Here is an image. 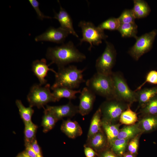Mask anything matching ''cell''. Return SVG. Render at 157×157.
Segmentation results:
<instances>
[{"instance_id":"cell-1","label":"cell","mask_w":157,"mask_h":157,"mask_svg":"<svg viewBox=\"0 0 157 157\" xmlns=\"http://www.w3.org/2000/svg\"><path fill=\"white\" fill-rule=\"evenodd\" d=\"M46 56L47 59L51 61L49 65L55 63L58 68L65 67L71 63L82 62L86 58L85 55L81 52L71 41L59 46L48 48Z\"/></svg>"},{"instance_id":"cell-2","label":"cell","mask_w":157,"mask_h":157,"mask_svg":"<svg viewBox=\"0 0 157 157\" xmlns=\"http://www.w3.org/2000/svg\"><path fill=\"white\" fill-rule=\"evenodd\" d=\"M85 68L78 69L74 65L58 68L55 74V81L51 89L63 87L73 89L79 87L81 83L85 82L83 72Z\"/></svg>"},{"instance_id":"cell-3","label":"cell","mask_w":157,"mask_h":157,"mask_svg":"<svg viewBox=\"0 0 157 157\" xmlns=\"http://www.w3.org/2000/svg\"><path fill=\"white\" fill-rule=\"evenodd\" d=\"M86 87L96 95L106 99L114 98L113 84L111 76L97 72L86 82Z\"/></svg>"},{"instance_id":"cell-4","label":"cell","mask_w":157,"mask_h":157,"mask_svg":"<svg viewBox=\"0 0 157 157\" xmlns=\"http://www.w3.org/2000/svg\"><path fill=\"white\" fill-rule=\"evenodd\" d=\"M111 76L113 82L115 98L125 102L131 106L137 101L136 91L129 88L125 79L120 73L113 72Z\"/></svg>"},{"instance_id":"cell-5","label":"cell","mask_w":157,"mask_h":157,"mask_svg":"<svg viewBox=\"0 0 157 157\" xmlns=\"http://www.w3.org/2000/svg\"><path fill=\"white\" fill-rule=\"evenodd\" d=\"M129 106L128 104L115 98L106 99L99 107L102 119L117 123L122 113Z\"/></svg>"},{"instance_id":"cell-6","label":"cell","mask_w":157,"mask_h":157,"mask_svg":"<svg viewBox=\"0 0 157 157\" xmlns=\"http://www.w3.org/2000/svg\"><path fill=\"white\" fill-rule=\"evenodd\" d=\"M35 84L31 88L27 96V99L29 106H34L40 108L50 102H55L56 101L50 90V85L46 84L44 87Z\"/></svg>"},{"instance_id":"cell-7","label":"cell","mask_w":157,"mask_h":157,"mask_svg":"<svg viewBox=\"0 0 157 157\" xmlns=\"http://www.w3.org/2000/svg\"><path fill=\"white\" fill-rule=\"evenodd\" d=\"M78 26L81 29L83 36L80 39V44L84 42H88L90 44L89 51L93 45H98L102 43V40H105L108 37L104 31L96 26L91 22L81 21L79 22Z\"/></svg>"},{"instance_id":"cell-8","label":"cell","mask_w":157,"mask_h":157,"mask_svg":"<svg viewBox=\"0 0 157 157\" xmlns=\"http://www.w3.org/2000/svg\"><path fill=\"white\" fill-rule=\"evenodd\" d=\"M106 46L102 54L97 59L95 67L97 72L107 75H110L116 62V51L114 45L106 41Z\"/></svg>"},{"instance_id":"cell-9","label":"cell","mask_w":157,"mask_h":157,"mask_svg":"<svg viewBox=\"0 0 157 157\" xmlns=\"http://www.w3.org/2000/svg\"><path fill=\"white\" fill-rule=\"evenodd\" d=\"M157 34V31L154 29L138 37L135 44L129 50V54L135 60H138L142 56L151 49Z\"/></svg>"},{"instance_id":"cell-10","label":"cell","mask_w":157,"mask_h":157,"mask_svg":"<svg viewBox=\"0 0 157 157\" xmlns=\"http://www.w3.org/2000/svg\"><path fill=\"white\" fill-rule=\"evenodd\" d=\"M69 34L60 26L57 28L51 27L44 32L36 36L35 40L36 42L45 41L63 43Z\"/></svg>"},{"instance_id":"cell-11","label":"cell","mask_w":157,"mask_h":157,"mask_svg":"<svg viewBox=\"0 0 157 157\" xmlns=\"http://www.w3.org/2000/svg\"><path fill=\"white\" fill-rule=\"evenodd\" d=\"M80 93L78 106V113L84 116L89 114L92 110L96 95L87 87L83 88Z\"/></svg>"},{"instance_id":"cell-12","label":"cell","mask_w":157,"mask_h":157,"mask_svg":"<svg viewBox=\"0 0 157 157\" xmlns=\"http://www.w3.org/2000/svg\"><path fill=\"white\" fill-rule=\"evenodd\" d=\"M58 121L64 117H72L78 113V107L73 104L70 100L67 104L58 106H47L46 108Z\"/></svg>"},{"instance_id":"cell-13","label":"cell","mask_w":157,"mask_h":157,"mask_svg":"<svg viewBox=\"0 0 157 157\" xmlns=\"http://www.w3.org/2000/svg\"><path fill=\"white\" fill-rule=\"evenodd\" d=\"M47 65L46 59L42 58L40 60H36L32 64V70L34 74L37 77L40 82V84L42 85L46 84L47 80L45 78L49 71H51L56 74V72L49 68Z\"/></svg>"},{"instance_id":"cell-14","label":"cell","mask_w":157,"mask_h":157,"mask_svg":"<svg viewBox=\"0 0 157 157\" xmlns=\"http://www.w3.org/2000/svg\"><path fill=\"white\" fill-rule=\"evenodd\" d=\"M85 144L92 148L97 154L109 148L107 138L103 130L87 138Z\"/></svg>"},{"instance_id":"cell-15","label":"cell","mask_w":157,"mask_h":157,"mask_svg":"<svg viewBox=\"0 0 157 157\" xmlns=\"http://www.w3.org/2000/svg\"><path fill=\"white\" fill-rule=\"evenodd\" d=\"M53 18L57 19L60 24V27L76 37L78 36L74 30L71 17L67 12L60 5L58 13H55Z\"/></svg>"},{"instance_id":"cell-16","label":"cell","mask_w":157,"mask_h":157,"mask_svg":"<svg viewBox=\"0 0 157 157\" xmlns=\"http://www.w3.org/2000/svg\"><path fill=\"white\" fill-rule=\"evenodd\" d=\"M60 129L68 138L71 139L81 136L83 133L82 129L78 123L69 119L63 121Z\"/></svg>"},{"instance_id":"cell-17","label":"cell","mask_w":157,"mask_h":157,"mask_svg":"<svg viewBox=\"0 0 157 157\" xmlns=\"http://www.w3.org/2000/svg\"><path fill=\"white\" fill-rule=\"evenodd\" d=\"M137 123L142 134L153 132L157 129V115H141Z\"/></svg>"},{"instance_id":"cell-18","label":"cell","mask_w":157,"mask_h":157,"mask_svg":"<svg viewBox=\"0 0 157 157\" xmlns=\"http://www.w3.org/2000/svg\"><path fill=\"white\" fill-rule=\"evenodd\" d=\"M121 124L119 122L112 123L102 119V129L106 137L109 145L111 141L117 138Z\"/></svg>"},{"instance_id":"cell-19","label":"cell","mask_w":157,"mask_h":157,"mask_svg":"<svg viewBox=\"0 0 157 157\" xmlns=\"http://www.w3.org/2000/svg\"><path fill=\"white\" fill-rule=\"evenodd\" d=\"M138 108L144 106L150 100L157 95V86L144 88L136 91Z\"/></svg>"},{"instance_id":"cell-20","label":"cell","mask_w":157,"mask_h":157,"mask_svg":"<svg viewBox=\"0 0 157 157\" xmlns=\"http://www.w3.org/2000/svg\"><path fill=\"white\" fill-rule=\"evenodd\" d=\"M53 91L52 94L56 101H59L63 98H67L70 100L75 99L76 94L80 93L81 91L76 90L67 88L60 87L51 89Z\"/></svg>"},{"instance_id":"cell-21","label":"cell","mask_w":157,"mask_h":157,"mask_svg":"<svg viewBox=\"0 0 157 157\" xmlns=\"http://www.w3.org/2000/svg\"><path fill=\"white\" fill-rule=\"evenodd\" d=\"M102 130L101 114L100 109L99 108L92 118L87 134V138Z\"/></svg>"},{"instance_id":"cell-22","label":"cell","mask_w":157,"mask_h":157,"mask_svg":"<svg viewBox=\"0 0 157 157\" xmlns=\"http://www.w3.org/2000/svg\"><path fill=\"white\" fill-rule=\"evenodd\" d=\"M134 6L132 9L135 18L140 19L148 16L151 11L147 3L142 0H133Z\"/></svg>"},{"instance_id":"cell-23","label":"cell","mask_w":157,"mask_h":157,"mask_svg":"<svg viewBox=\"0 0 157 157\" xmlns=\"http://www.w3.org/2000/svg\"><path fill=\"white\" fill-rule=\"evenodd\" d=\"M142 133L138 124L125 125L120 130L117 138L130 140L137 135Z\"/></svg>"},{"instance_id":"cell-24","label":"cell","mask_w":157,"mask_h":157,"mask_svg":"<svg viewBox=\"0 0 157 157\" xmlns=\"http://www.w3.org/2000/svg\"><path fill=\"white\" fill-rule=\"evenodd\" d=\"M129 140L117 138L109 143V148L115 153L122 156L126 151Z\"/></svg>"},{"instance_id":"cell-25","label":"cell","mask_w":157,"mask_h":157,"mask_svg":"<svg viewBox=\"0 0 157 157\" xmlns=\"http://www.w3.org/2000/svg\"><path fill=\"white\" fill-rule=\"evenodd\" d=\"M138 119L137 113L131 109L129 106L122 113L119 122L121 124L131 125L137 123Z\"/></svg>"},{"instance_id":"cell-26","label":"cell","mask_w":157,"mask_h":157,"mask_svg":"<svg viewBox=\"0 0 157 157\" xmlns=\"http://www.w3.org/2000/svg\"><path fill=\"white\" fill-rule=\"evenodd\" d=\"M138 26L135 22L120 24L118 31L123 37H133L135 39L138 37Z\"/></svg>"},{"instance_id":"cell-27","label":"cell","mask_w":157,"mask_h":157,"mask_svg":"<svg viewBox=\"0 0 157 157\" xmlns=\"http://www.w3.org/2000/svg\"><path fill=\"white\" fill-rule=\"evenodd\" d=\"M58 121L50 112L45 109L41 123L43 132L46 133L52 129Z\"/></svg>"},{"instance_id":"cell-28","label":"cell","mask_w":157,"mask_h":157,"mask_svg":"<svg viewBox=\"0 0 157 157\" xmlns=\"http://www.w3.org/2000/svg\"><path fill=\"white\" fill-rule=\"evenodd\" d=\"M15 103L18 109L21 117L24 123L31 121L32 116L34 113V110L32 107L30 106L28 107H25L20 100H16Z\"/></svg>"},{"instance_id":"cell-29","label":"cell","mask_w":157,"mask_h":157,"mask_svg":"<svg viewBox=\"0 0 157 157\" xmlns=\"http://www.w3.org/2000/svg\"><path fill=\"white\" fill-rule=\"evenodd\" d=\"M141 115H157V95L150 100L144 106L140 108Z\"/></svg>"},{"instance_id":"cell-30","label":"cell","mask_w":157,"mask_h":157,"mask_svg":"<svg viewBox=\"0 0 157 157\" xmlns=\"http://www.w3.org/2000/svg\"><path fill=\"white\" fill-rule=\"evenodd\" d=\"M25 140L31 143L35 138V134L38 128L31 121L24 123Z\"/></svg>"},{"instance_id":"cell-31","label":"cell","mask_w":157,"mask_h":157,"mask_svg":"<svg viewBox=\"0 0 157 157\" xmlns=\"http://www.w3.org/2000/svg\"><path fill=\"white\" fill-rule=\"evenodd\" d=\"M120 24L118 18L110 17L102 22L98 27L103 31L104 30H118Z\"/></svg>"},{"instance_id":"cell-32","label":"cell","mask_w":157,"mask_h":157,"mask_svg":"<svg viewBox=\"0 0 157 157\" xmlns=\"http://www.w3.org/2000/svg\"><path fill=\"white\" fill-rule=\"evenodd\" d=\"M142 134L140 133L129 140L126 151L137 156L138 154L140 139Z\"/></svg>"},{"instance_id":"cell-33","label":"cell","mask_w":157,"mask_h":157,"mask_svg":"<svg viewBox=\"0 0 157 157\" xmlns=\"http://www.w3.org/2000/svg\"><path fill=\"white\" fill-rule=\"evenodd\" d=\"M120 24L135 22L136 19L132 9H125L118 17Z\"/></svg>"},{"instance_id":"cell-34","label":"cell","mask_w":157,"mask_h":157,"mask_svg":"<svg viewBox=\"0 0 157 157\" xmlns=\"http://www.w3.org/2000/svg\"><path fill=\"white\" fill-rule=\"evenodd\" d=\"M147 83L157 85V71L155 70H151L147 74L144 81L135 90V91L139 90Z\"/></svg>"},{"instance_id":"cell-35","label":"cell","mask_w":157,"mask_h":157,"mask_svg":"<svg viewBox=\"0 0 157 157\" xmlns=\"http://www.w3.org/2000/svg\"><path fill=\"white\" fill-rule=\"evenodd\" d=\"M30 4L34 9L38 15V18L41 20L44 19H51V18L48 16L45 15L40 10L39 8V3L36 0H28Z\"/></svg>"},{"instance_id":"cell-36","label":"cell","mask_w":157,"mask_h":157,"mask_svg":"<svg viewBox=\"0 0 157 157\" xmlns=\"http://www.w3.org/2000/svg\"><path fill=\"white\" fill-rule=\"evenodd\" d=\"M98 157H122L115 153L109 148L98 153Z\"/></svg>"},{"instance_id":"cell-37","label":"cell","mask_w":157,"mask_h":157,"mask_svg":"<svg viewBox=\"0 0 157 157\" xmlns=\"http://www.w3.org/2000/svg\"><path fill=\"white\" fill-rule=\"evenodd\" d=\"M25 151L29 156L31 157H37L30 142L25 140Z\"/></svg>"},{"instance_id":"cell-38","label":"cell","mask_w":157,"mask_h":157,"mask_svg":"<svg viewBox=\"0 0 157 157\" xmlns=\"http://www.w3.org/2000/svg\"><path fill=\"white\" fill-rule=\"evenodd\" d=\"M84 152L86 157H95L98 156V154L91 147L84 145Z\"/></svg>"},{"instance_id":"cell-39","label":"cell","mask_w":157,"mask_h":157,"mask_svg":"<svg viewBox=\"0 0 157 157\" xmlns=\"http://www.w3.org/2000/svg\"><path fill=\"white\" fill-rule=\"evenodd\" d=\"M31 144L37 157H43L41 153L40 147L38 143L36 138L31 143Z\"/></svg>"},{"instance_id":"cell-40","label":"cell","mask_w":157,"mask_h":157,"mask_svg":"<svg viewBox=\"0 0 157 157\" xmlns=\"http://www.w3.org/2000/svg\"><path fill=\"white\" fill-rule=\"evenodd\" d=\"M136 156H135L126 151L122 157H136Z\"/></svg>"},{"instance_id":"cell-41","label":"cell","mask_w":157,"mask_h":157,"mask_svg":"<svg viewBox=\"0 0 157 157\" xmlns=\"http://www.w3.org/2000/svg\"><path fill=\"white\" fill-rule=\"evenodd\" d=\"M22 153L24 157H31L27 154L25 151H24Z\"/></svg>"},{"instance_id":"cell-42","label":"cell","mask_w":157,"mask_h":157,"mask_svg":"<svg viewBox=\"0 0 157 157\" xmlns=\"http://www.w3.org/2000/svg\"><path fill=\"white\" fill-rule=\"evenodd\" d=\"M16 157H24L22 153L19 154Z\"/></svg>"}]
</instances>
